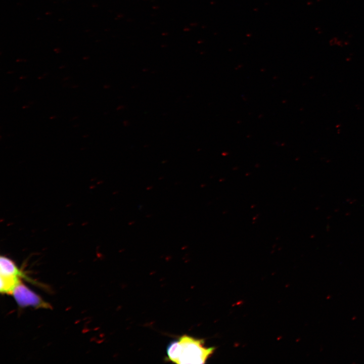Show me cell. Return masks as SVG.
I'll use <instances>...</instances> for the list:
<instances>
[{
    "instance_id": "277c9868",
    "label": "cell",
    "mask_w": 364,
    "mask_h": 364,
    "mask_svg": "<svg viewBox=\"0 0 364 364\" xmlns=\"http://www.w3.org/2000/svg\"><path fill=\"white\" fill-rule=\"evenodd\" d=\"M0 291L3 294H12L15 287L21 282V278L1 275Z\"/></svg>"
},
{
    "instance_id": "3957f363",
    "label": "cell",
    "mask_w": 364,
    "mask_h": 364,
    "mask_svg": "<svg viewBox=\"0 0 364 364\" xmlns=\"http://www.w3.org/2000/svg\"><path fill=\"white\" fill-rule=\"evenodd\" d=\"M0 275L28 279L15 262L5 256L0 257Z\"/></svg>"
},
{
    "instance_id": "6da1fadb",
    "label": "cell",
    "mask_w": 364,
    "mask_h": 364,
    "mask_svg": "<svg viewBox=\"0 0 364 364\" xmlns=\"http://www.w3.org/2000/svg\"><path fill=\"white\" fill-rule=\"evenodd\" d=\"M215 348L207 347L203 339L184 335L171 341L166 349L169 361L179 364L206 363Z\"/></svg>"
},
{
    "instance_id": "7a4b0ae2",
    "label": "cell",
    "mask_w": 364,
    "mask_h": 364,
    "mask_svg": "<svg viewBox=\"0 0 364 364\" xmlns=\"http://www.w3.org/2000/svg\"><path fill=\"white\" fill-rule=\"evenodd\" d=\"M11 295L21 307L31 306L36 308L48 309L52 307L50 304L24 285L21 281L15 287Z\"/></svg>"
}]
</instances>
